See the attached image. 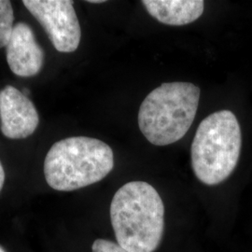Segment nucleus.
Returning <instances> with one entry per match:
<instances>
[{
  "instance_id": "f257e3e1",
  "label": "nucleus",
  "mask_w": 252,
  "mask_h": 252,
  "mask_svg": "<svg viewBox=\"0 0 252 252\" xmlns=\"http://www.w3.org/2000/svg\"><path fill=\"white\" fill-rule=\"evenodd\" d=\"M110 220L117 243L129 252H154L164 232V206L144 181H131L114 194Z\"/></svg>"
},
{
  "instance_id": "f03ea898",
  "label": "nucleus",
  "mask_w": 252,
  "mask_h": 252,
  "mask_svg": "<svg viewBox=\"0 0 252 252\" xmlns=\"http://www.w3.org/2000/svg\"><path fill=\"white\" fill-rule=\"evenodd\" d=\"M113 167V151L108 144L93 137L73 136L51 147L44 175L51 188L71 191L105 179Z\"/></svg>"
},
{
  "instance_id": "7ed1b4c3",
  "label": "nucleus",
  "mask_w": 252,
  "mask_h": 252,
  "mask_svg": "<svg viewBox=\"0 0 252 252\" xmlns=\"http://www.w3.org/2000/svg\"><path fill=\"white\" fill-rule=\"evenodd\" d=\"M201 90L189 82H169L152 91L138 112V126L155 146H167L189 131L198 108Z\"/></svg>"
},
{
  "instance_id": "20e7f679",
  "label": "nucleus",
  "mask_w": 252,
  "mask_h": 252,
  "mask_svg": "<svg viewBox=\"0 0 252 252\" xmlns=\"http://www.w3.org/2000/svg\"><path fill=\"white\" fill-rule=\"evenodd\" d=\"M242 147L241 129L231 110H219L202 121L191 148V166L202 183L214 186L234 171Z\"/></svg>"
},
{
  "instance_id": "39448f33",
  "label": "nucleus",
  "mask_w": 252,
  "mask_h": 252,
  "mask_svg": "<svg viewBox=\"0 0 252 252\" xmlns=\"http://www.w3.org/2000/svg\"><path fill=\"white\" fill-rule=\"evenodd\" d=\"M23 4L39 22L54 48L75 52L81 42V26L70 0H24Z\"/></svg>"
},
{
  "instance_id": "423d86ee",
  "label": "nucleus",
  "mask_w": 252,
  "mask_h": 252,
  "mask_svg": "<svg viewBox=\"0 0 252 252\" xmlns=\"http://www.w3.org/2000/svg\"><path fill=\"white\" fill-rule=\"evenodd\" d=\"M1 132L10 139L27 138L36 131L39 118L35 105L23 92L7 85L0 92Z\"/></svg>"
},
{
  "instance_id": "0eeeda50",
  "label": "nucleus",
  "mask_w": 252,
  "mask_h": 252,
  "mask_svg": "<svg viewBox=\"0 0 252 252\" xmlns=\"http://www.w3.org/2000/svg\"><path fill=\"white\" fill-rule=\"evenodd\" d=\"M6 54L10 70L19 77L36 76L44 63V52L26 23H18L13 27Z\"/></svg>"
},
{
  "instance_id": "6e6552de",
  "label": "nucleus",
  "mask_w": 252,
  "mask_h": 252,
  "mask_svg": "<svg viewBox=\"0 0 252 252\" xmlns=\"http://www.w3.org/2000/svg\"><path fill=\"white\" fill-rule=\"evenodd\" d=\"M141 3L153 18L175 27L196 21L205 8V2L202 0H143Z\"/></svg>"
},
{
  "instance_id": "1a4fd4ad",
  "label": "nucleus",
  "mask_w": 252,
  "mask_h": 252,
  "mask_svg": "<svg viewBox=\"0 0 252 252\" xmlns=\"http://www.w3.org/2000/svg\"><path fill=\"white\" fill-rule=\"evenodd\" d=\"M14 12L11 2L0 0V49L9 43L13 30Z\"/></svg>"
},
{
  "instance_id": "9d476101",
  "label": "nucleus",
  "mask_w": 252,
  "mask_h": 252,
  "mask_svg": "<svg viewBox=\"0 0 252 252\" xmlns=\"http://www.w3.org/2000/svg\"><path fill=\"white\" fill-rule=\"evenodd\" d=\"M93 252H129L118 243L108 239H96L92 246Z\"/></svg>"
},
{
  "instance_id": "9b49d317",
  "label": "nucleus",
  "mask_w": 252,
  "mask_h": 252,
  "mask_svg": "<svg viewBox=\"0 0 252 252\" xmlns=\"http://www.w3.org/2000/svg\"><path fill=\"white\" fill-rule=\"evenodd\" d=\"M4 182H5V171L2 166V163L0 162V191L4 186Z\"/></svg>"
},
{
  "instance_id": "f8f14e48",
  "label": "nucleus",
  "mask_w": 252,
  "mask_h": 252,
  "mask_svg": "<svg viewBox=\"0 0 252 252\" xmlns=\"http://www.w3.org/2000/svg\"><path fill=\"white\" fill-rule=\"evenodd\" d=\"M89 3H95V4H98V3H104L105 0H89L88 1Z\"/></svg>"
},
{
  "instance_id": "ddd939ff",
  "label": "nucleus",
  "mask_w": 252,
  "mask_h": 252,
  "mask_svg": "<svg viewBox=\"0 0 252 252\" xmlns=\"http://www.w3.org/2000/svg\"><path fill=\"white\" fill-rule=\"evenodd\" d=\"M0 252H6V251L1 246H0Z\"/></svg>"
}]
</instances>
